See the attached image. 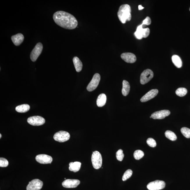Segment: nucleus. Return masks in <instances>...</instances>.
I'll list each match as a JSON object with an SVG mask.
<instances>
[{
	"instance_id": "obj_15",
	"label": "nucleus",
	"mask_w": 190,
	"mask_h": 190,
	"mask_svg": "<svg viewBox=\"0 0 190 190\" xmlns=\"http://www.w3.org/2000/svg\"><path fill=\"white\" fill-rule=\"evenodd\" d=\"M158 92L159 91L157 89H152L150 90L141 98V101L142 102H145L151 100L157 95Z\"/></svg>"
},
{
	"instance_id": "obj_7",
	"label": "nucleus",
	"mask_w": 190,
	"mask_h": 190,
	"mask_svg": "<svg viewBox=\"0 0 190 190\" xmlns=\"http://www.w3.org/2000/svg\"><path fill=\"white\" fill-rule=\"evenodd\" d=\"M70 135L68 132L61 131L55 133L54 136V140L59 142H64L70 139Z\"/></svg>"
},
{
	"instance_id": "obj_11",
	"label": "nucleus",
	"mask_w": 190,
	"mask_h": 190,
	"mask_svg": "<svg viewBox=\"0 0 190 190\" xmlns=\"http://www.w3.org/2000/svg\"><path fill=\"white\" fill-rule=\"evenodd\" d=\"M27 122L30 125L38 126L43 125L44 124L45 120L43 118L40 116H34L29 118Z\"/></svg>"
},
{
	"instance_id": "obj_1",
	"label": "nucleus",
	"mask_w": 190,
	"mask_h": 190,
	"mask_svg": "<svg viewBox=\"0 0 190 190\" xmlns=\"http://www.w3.org/2000/svg\"><path fill=\"white\" fill-rule=\"evenodd\" d=\"M53 18L57 25L66 29H74L78 26V22L76 18L66 12L57 11L54 14Z\"/></svg>"
},
{
	"instance_id": "obj_9",
	"label": "nucleus",
	"mask_w": 190,
	"mask_h": 190,
	"mask_svg": "<svg viewBox=\"0 0 190 190\" xmlns=\"http://www.w3.org/2000/svg\"><path fill=\"white\" fill-rule=\"evenodd\" d=\"M100 80V76L98 73H96L94 75L92 80L89 84L87 87V90L92 92L97 88Z\"/></svg>"
},
{
	"instance_id": "obj_8",
	"label": "nucleus",
	"mask_w": 190,
	"mask_h": 190,
	"mask_svg": "<svg viewBox=\"0 0 190 190\" xmlns=\"http://www.w3.org/2000/svg\"><path fill=\"white\" fill-rule=\"evenodd\" d=\"M166 183L164 181L157 180L149 183L147 188L149 190H159L164 189Z\"/></svg>"
},
{
	"instance_id": "obj_32",
	"label": "nucleus",
	"mask_w": 190,
	"mask_h": 190,
	"mask_svg": "<svg viewBox=\"0 0 190 190\" xmlns=\"http://www.w3.org/2000/svg\"><path fill=\"white\" fill-rule=\"evenodd\" d=\"M151 23V20L150 18L149 17H147L145 19L143 22L142 24L143 25H150Z\"/></svg>"
},
{
	"instance_id": "obj_3",
	"label": "nucleus",
	"mask_w": 190,
	"mask_h": 190,
	"mask_svg": "<svg viewBox=\"0 0 190 190\" xmlns=\"http://www.w3.org/2000/svg\"><path fill=\"white\" fill-rule=\"evenodd\" d=\"M91 160L94 168L98 169L102 165V157L101 154L98 151H95L92 154Z\"/></svg>"
},
{
	"instance_id": "obj_24",
	"label": "nucleus",
	"mask_w": 190,
	"mask_h": 190,
	"mask_svg": "<svg viewBox=\"0 0 190 190\" xmlns=\"http://www.w3.org/2000/svg\"><path fill=\"white\" fill-rule=\"evenodd\" d=\"M165 135L166 137L170 140L172 141H174L177 139V136L175 134L171 131L169 130L166 131L165 133Z\"/></svg>"
},
{
	"instance_id": "obj_29",
	"label": "nucleus",
	"mask_w": 190,
	"mask_h": 190,
	"mask_svg": "<svg viewBox=\"0 0 190 190\" xmlns=\"http://www.w3.org/2000/svg\"><path fill=\"white\" fill-rule=\"evenodd\" d=\"M116 157L118 160L122 161L123 160L124 157V154L123 151L122 149H119L116 153Z\"/></svg>"
},
{
	"instance_id": "obj_27",
	"label": "nucleus",
	"mask_w": 190,
	"mask_h": 190,
	"mask_svg": "<svg viewBox=\"0 0 190 190\" xmlns=\"http://www.w3.org/2000/svg\"><path fill=\"white\" fill-rule=\"evenodd\" d=\"M181 132L183 135L187 138H190V129L187 127H184L181 129Z\"/></svg>"
},
{
	"instance_id": "obj_28",
	"label": "nucleus",
	"mask_w": 190,
	"mask_h": 190,
	"mask_svg": "<svg viewBox=\"0 0 190 190\" xmlns=\"http://www.w3.org/2000/svg\"><path fill=\"white\" fill-rule=\"evenodd\" d=\"M132 174V170L128 169L124 173V175L122 176V180L123 181H125L131 177Z\"/></svg>"
},
{
	"instance_id": "obj_30",
	"label": "nucleus",
	"mask_w": 190,
	"mask_h": 190,
	"mask_svg": "<svg viewBox=\"0 0 190 190\" xmlns=\"http://www.w3.org/2000/svg\"><path fill=\"white\" fill-rule=\"evenodd\" d=\"M9 162L4 158H0V166L1 167H6L8 166Z\"/></svg>"
},
{
	"instance_id": "obj_34",
	"label": "nucleus",
	"mask_w": 190,
	"mask_h": 190,
	"mask_svg": "<svg viewBox=\"0 0 190 190\" xmlns=\"http://www.w3.org/2000/svg\"><path fill=\"white\" fill-rule=\"evenodd\" d=\"M1 134H0V138H1Z\"/></svg>"
},
{
	"instance_id": "obj_10",
	"label": "nucleus",
	"mask_w": 190,
	"mask_h": 190,
	"mask_svg": "<svg viewBox=\"0 0 190 190\" xmlns=\"http://www.w3.org/2000/svg\"><path fill=\"white\" fill-rule=\"evenodd\" d=\"M43 186L42 181L38 179H35L30 182L27 186L26 190H40Z\"/></svg>"
},
{
	"instance_id": "obj_22",
	"label": "nucleus",
	"mask_w": 190,
	"mask_h": 190,
	"mask_svg": "<svg viewBox=\"0 0 190 190\" xmlns=\"http://www.w3.org/2000/svg\"><path fill=\"white\" fill-rule=\"evenodd\" d=\"M172 60L174 64L178 68L182 66V63L180 58L177 55H174L172 57Z\"/></svg>"
},
{
	"instance_id": "obj_13",
	"label": "nucleus",
	"mask_w": 190,
	"mask_h": 190,
	"mask_svg": "<svg viewBox=\"0 0 190 190\" xmlns=\"http://www.w3.org/2000/svg\"><path fill=\"white\" fill-rule=\"evenodd\" d=\"M80 182L76 179H67L62 183V185L66 188H75L80 184Z\"/></svg>"
},
{
	"instance_id": "obj_33",
	"label": "nucleus",
	"mask_w": 190,
	"mask_h": 190,
	"mask_svg": "<svg viewBox=\"0 0 190 190\" xmlns=\"http://www.w3.org/2000/svg\"><path fill=\"white\" fill-rule=\"evenodd\" d=\"M144 8V7H143L141 5H139L138 6V9L139 10H141L143 9Z\"/></svg>"
},
{
	"instance_id": "obj_31",
	"label": "nucleus",
	"mask_w": 190,
	"mask_h": 190,
	"mask_svg": "<svg viewBox=\"0 0 190 190\" xmlns=\"http://www.w3.org/2000/svg\"><path fill=\"white\" fill-rule=\"evenodd\" d=\"M147 143L150 147L154 148L156 145V143L155 140L152 138H149L147 141Z\"/></svg>"
},
{
	"instance_id": "obj_2",
	"label": "nucleus",
	"mask_w": 190,
	"mask_h": 190,
	"mask_svg": "<svg viewBox=\"0 0 190 190\" xmlns=\"http://www.w3.org/2000/svg\"><path fill=\"white\" fill-rule=\"evenodd\" d=\"M131 13V7L129 5H122L119 8L117 13L118 17L121 22L124 24L127 21H130L132 19Z\"/></svg>"
},
{
	"instance_id": "obj_5",
	"label": "nucleus",
	"mask_w": 190,
	"mask_h": 190,
	"mask_svg": "<svg viewBox=\"0 0 190 190\" xmlns=\"http://www.w3.org/2000/svg\"><path fill=\"white\" fill-rule=\"evenodd\" d=\"M154 77L153 72L150 70H144L141 74L140 82L142 85H144L152 79Z\"/></svg>"
},
{
	"instance_id": "obj_17",
	"label": "nucleus",
	"mask_w": 190,
	"mask_h": 190,
	"mask_svg": "<svg viewBox=\"0 0 190 190\" xmlns=\"http://www.w3.org/2000/svg\"><path fill=\"white\" fill-rule=\"evenodd\" d=\"M12 41L16 46H18L23 42L24 40V36L21 33H18L11 37Z\"/></svg>"
},
{
	"instance_id": "obj_14",
	"label": "nucleus",
	"mask_w": 190,
	"mask_h": 190,
	"mask_svg": "<svg viewBox=\"0 0 190 190\" xmlns=\"http://www.w3.org/2000/svg\"><path fill=\"white\" fill-rule=\"evenodd\" d=\"M171 113V112L168 110H163L156 111L153 113L151 116L152 118L156 119H161L168 116Z\"/></svg>"
},
{
	"instance_id": "obj_19",
	"label": "nucleus",
	"mask_w": 190,
	"mask_h": 190,
	"mask_svg": "<svg viewBox=\"0 0 190 190\" xmlns=\"http://www.w3.org/2000/svg\"><path fill=\"white\" fill-rule=\"evenodd\" d=\"M73 60L76 71L78 72H80L82 70L83 66L81 61L78 57L76 56L74 57Z\"/></svg>"
},
{
	"instance_id": "obj_12",
	"label": "nucleus",
	"mask_w": 190,
	"mask_h": 190,
	"mask_svg": "<svg viewBox=\"0 0 190 190\" xmlns=\"http://www.w3.org/2000/svg\"><path fill=\"white\" fill-rule=\"evenodd\" d=\"M36 160L40 164H50L53 161L51 156L45 154H40L36 156Z\"/></svg>"
},
{
	"instance_id": "obj_4",
	"label": "nucleus",
	"mask_w": 190,
	"mask_h": 190,
	"mask_svg": "<svg viewBox=\"0 0 190 190\" xmlns=\"http://www.w3.org/2000/svg\"><path fill=\"white\" fill-rule=\"evenodd\" d=\"M150 29L149 28H143L142 24L137 27L136 31L134 33V36L137 39H142L143 38H147L150 34Z\"/></svg>"
},
{
	"instance_id": "obj_25",
	"label": "nucleus",
	"mask_w": 190,
	"mask_h": 190,
	"mask_svg": "<svg viewBox=\"0 0 190 190\" xmlns=\"http://www.w3.org/2000/svg\"><path fill=\"white\" fill-rule=\"evenodd\" d=\"M176 95L182 97L185 95L187 93V90L186 88H179L176 91Z\"/></svg>"
},
{
	"instance_id": "obj_26",
	"label": "nucleus",
	"mask_w": 190,
	"mask_h": 190,
	"mask_svg": "<svg viewBox=\"0 0 190 190\" xmlns=\"http://www.w3.org/2000/svg\"><path fill=\"white\" fill-rule=\"evenodd\" d=\"M144 153L143 151L141 150H137L134 151V159L136 160H139L143 157Z\"/></svg>"
},
{
	"instance_id": "obj_36",
	"label": "nucleus",
	"mask_w": 190,
	"mask_h": 190,
	"mask_svg": "<svg viewBox=\"0 0 190 190\" xmlns=\"http://www.w3.org/2000/svg\"><path fill=\"white\" fill-rule=\"evenodd\" d=\"M189 11H190V8H189Z\"/></svg>"
},
{
	"instance_id": "obj_21",
	"label": "nucleus",
	"mask_w": 190,
	"mask_h": 190,
	"mask_svg": "<svg viewBox=\"0 0 190 190\" xmlns=\"http://www.w3.org/2000/svg\"><path fill=\"white\" fill-rule=\"evenodd\" d=\"M130 85L129 82L127 81L124 80L122 82V93L124 96H126L128 95L130 90Z\"/></svg>"
},
{
	"instance_id": "obj_18",
	"label": "nucleus",
	"mask_w": 190,
	"mask_h": 190,
	"mask_svg": "<svg viewBox=\"0 0 190 190\" xmlns=\"http://www.w3.org/2000/svg\"><path fill=\"white\" fill-rule=\"evenodd\" d=\"M106 96L105 94H100L97 97V104L99 107H103L105 105L106 102Z\"/></svg>"
},
{
	"instance_id": "obj_23",
	"label": "nucleus",
	"mask_w": 190,
	"mask_h": 190,
	"mask_svg": "<svg viewBox=\"0 0 190 190\" xmlns=\"http://www.w3.org/2000/svg\"><path fill=\"white\" fill-rule=\"evenodd\" d=\"M30 109V106L28 104H24L17 106L16 108L17 112L19 113H25L29 111Z\"/></svg>"
},
{
	"instance_id": "obj_35",
	"label": "nucleus",
	"mask_w": 190,
	"mask_h": 190,
	"mask_svg": "<svg viewBox=\"0 0 190 190\" xmlns=\"http://www.w3.org/2000/svg\"><path fill=\"white\" fill-rule=\"evenodd\" d=\"M150 118H152V117H151V116L150 117Z\"/></svg>"
},
{
	"instance_id": "obj_16",
	"label": "nucleus",
	"mask_w": 190,
	"mask_h": 190,
	"mask_svg": "<svg viewBox=\"0 0 190 190\" xmlns=\"http://www.w3.org/2000/svg\"><path fill=\"white\" fill-rule=\"evenodd\" d=\"M121 58L126 63H135L136 61V55L131 53H122L121 55Z\"/></svg>"
},
{
	"instance_id": "obj_20",
	"label": "nucleus",
	"mask_w": 190,
	"mask_h": 190,
	"mask_svg": "<svg viewBox=\"0 0 190 190\" xmlns=\"http://www.w3.org/2000/svg\"><path fill=\"white\" fill-rule=\"evenodd\" d=\"M81 163L79 162H72L70 163V171L74 172H77L80 170L81 166Z\"/></svg>"
},
{
	"instance_id": "obj_6",
	"label": "nucleus",
	"mask_w": 190,
	"mask_h": 190,
	"mask_svg": "<svg viewBox=\"0 0 190 190\" xmlns=\"http://www.w3.org/2000/svg\"><path fill=\"white\" fill-rule=\"evenodd\" d=\"M43 48V45L41 43L37 44L30 54V58L32 61H36L38 57L41 54Z\"/></svg>"
}]
</instances>
